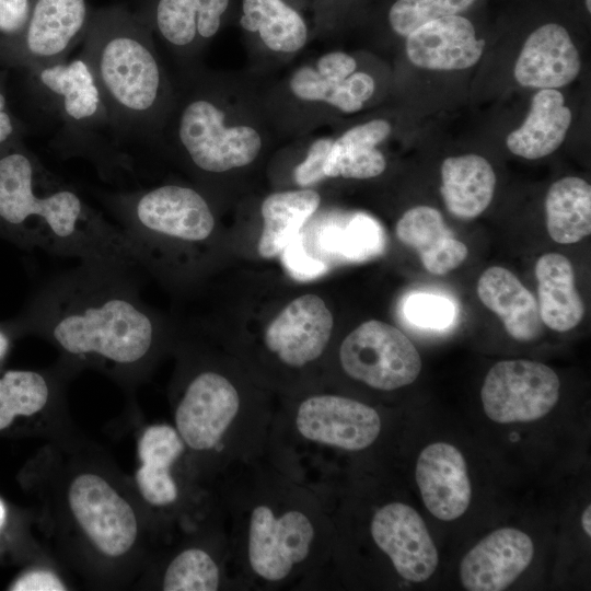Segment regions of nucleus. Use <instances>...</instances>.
Listing matches in <instances>:
<instances>
[{
    "label": "nucleus",
    "mask_w": 591,
    "mask_h": 591,
    "mask_svg": "<svg viewBox=\"0 0 591 591\" xmlns=\"http://www.w3.org/2000/svg\"><path fill=\"white\" fill-rule=\"evenodd\" d=\"M138 268L119 260H80L38 290L26 328L76 371L95 369L126 387L137 385L161 341L159 321L140 299Z\"/></svg>",
    "instance_id": "obj_1"
},
{
    "label": "nucleus",
    "mask_w": 591,
    "mask_h": 591,
    "mask_svg": "<svg viewBox=\"0 0 591 591\" xmlns=\"http://www.w3.org/2000/svg\"><path fill=\"white\" fill-rule=\"evenodd\" d=\"M0 231L30 247L140 267L132 244L19 141L0 153Z\"/></svg>",
    "instance_id": "obj_2"
},
{
    "label": "nucleus",
    "mask_w": 591,
    "mask_h": 591,
    "mask_svg": "<svg viewBox=\"0 0 591 591\" xmlns=\"http://www.w3.org/2000/svg\"><path fill=\"white\" fill-rule=\"evenodd\" d=\"M151 30L123 4L92 10L80 55L90 66L117 142L138 140L158 119L164 78Z\"/></svg>",
    "instance_id": "obj_3"
},
{
    "label": "nucleus",
    "mask_w": 591,
    "mask_h": 591,
    "mask_svg": "<svg viewBox=\"0 0 591 591\" xmlns=\"http://www.w3.org/2000/svg\"><path fill=\"white\" fill-rule=\"evenodd\" d=\"M62 473L53 499L61 536L95 572H124L143 535L138 497L95 464L72 463Z\"/></svg>",
    "instance_id": "obj_4"
},
{
    "label": "nucleus",
    "mask_w": 591,
    "mask_h": 591,
    "mask_svg": "<svg viewBox=\"0 0 591 591\" xmlns=\"http://www.w3.org/2000/svg\"><path fill=\"white\" fill-rule=\"evenodd\" d=\"M26 74L37 104L59 126L55 144L58 149L92 161L103 176L116 169H130L116 150L109 112L81 55L26 70Z\"/></svg>",
    "instance_id": "obj_5"
},
{
    "label": "nucleus",
    "mask_w": 591,
    "mask_h": 591,
    "mask_svg": "<svg viewBox=\"0 0 591 591\" xmlns=\"http://www.w3.org/2000/svg\"><path fill=\"white\" fill-rule=\"evenodd\" d=\"M101 200L132 244L140 266L157 248L205 242L216 228L205 197L183 185L105 193Z\"/></svg>",
    "instance_id": "obj_6"
},
{
    "label": "nucleus",
    "mask_w": 591,
    "mask_h": 591,
    "mask_svg": "<svg viewBox=\"0 0 591 591\" xmlns=\"http://www.w3.org/2000/svg\"><path fill=\"white\" fill-rule=\"evenodd\" d=\"M176 137L190 163L204 173H223L252 163L262 148L250 126L228 127L224 113L204 97L189 100L181 109Z\"/></svg>",
    "instance_id": "obj_7"
},
{
    "label": "nucleus",
    "mask_w": 591,
    "mask_h": 591,
    "mask_svg": "<svg viewBox=\"0 0 591 591\" xmlns=\"http://www.w3.org/2000/svg\"><path fill=\"white\" fill-rule=\"evenodd\" d=\"M339 361L348 376L380 391L409 385L421 370L420 356L410 339L378 320L363 322L346 336Z\"/></svg>",
    "instance_id": "obj_8"
},
{
    "label": "nucleus",
    "mask_w": 591,
    "mask_h": 591,
    "mask_svg": "<svg viewBox=\"0 0 591 591\" xmlns=\"http://www.w3.org/2000/svg\"><path fill=\"white\" fill-rule=\"evenodd\" d=\"M560 382L548 366L503 360L485 376L480 398L487 417L498 424L526 422L547 415L559 398Z\"/></svg>",
    "instance_id": "obj_9"
},
{
    "label": "nucleus",
    "mask_w": 591,
    "mask_h": 591,
    "mask_svg": "<svg viewBox=\"0 0 591 591\" xmlns=\"http://www.w3.org/2000/svg\"><path fill=\"white\" fill-rule=\"evenodd\" d=\"M91 14L86 0H32L25 30L0 54V65L31 70L67 60L82 43Z\"/></svg>",
    "instance_id": "obj_10"
},
{
    "label": "nucleus",
    "mask_w": 591,
    "mask_h": 591,
    "mask_svg": "<svg viewBox=\"0 0 591 591\" xmlns=\"http://www.w3.org/2000/svg\"><path fill=\"white\" fill-rule=\"evenodd\" d=\"M314 538V523L302 510L276 513L270 505H256L248 518V565L263 580H283L309 557Z\"/></svg>",
    "instance_id": "obj_11"
},
{
    "label": "nucleus",
    "mask_w": 591,
    "mask_h": 591,
    "mask_svg": "<svg viewBox=\"0 0 591 591\" xmlns=\"http://www.w3.org/2000/svg\"><path fill=\"white\" fill-rule=\"evenodd\" d=\"M241 409L232 382L213 370L189 378L174 409V427L186 450L197 454L215 451L225 438Z\"/></svg>",
    "instance_id": "obj_12"
},
{
    "label": "nucleus",
    "mask_w": 591,
    "mask_h": 591,
    "mask_svg": "<svg viewBox=\"0 0 591 591\" xmlns=\"http://www.w3.org/2000/svg\"><path fill=\"white\" fill-rule=\"evenodd\" d=\"M297 432L305 440L346 451H361L378 439L382 422L371 406L352 398L321 394L301 402Z\"/></svg>",
    "instance_id": "obj_13"
},
{
    "label": "nucleus",
    "mask_w": 591,
    "mask_h": 591,
    "mask_svg": "<svg viewBox=\"0 0 591 591\" xmlns=\"http://www.w3.org/2000/svg\"><path fill=\"white\" fill-rule=\"evenodd\" d=\"M370 533L405 580L422 582L436 571L437 547L422 518L408 505L390 502L379 508L372 517Z\"/></svg>",
    "instance_id": "obj_14"
},
{
    "label": "nucleus",
    "mask_w": 591,
    "mask_h": 591,
    "mask_svg": "<svg viewBox=\"0 0 591 591\" xmlns=\"http://www.w3.org/2000/svg\"><path fill=\"white\" fill-rule=\"evenodd\" d=\"M333 315L316 294L292 300L267 326L266 348L288 367L301 368L318 359L327 347Z\"/></svg>",
    "instance_id": "obj_15"
},
{
    "label": "nucleus",
    "mask_w": 591,
    "mask_h": 591,
    "mask_svg": "<svg viewBox=\"0 0 591 591\" xmlns=\"http://www.w3.org/2000/svg\"><path fill=\"white\" fill-rule=\"evenodd\" d=\"M534 556L531 537L501 528L479 541L462 559L460 578L468 591H501L529 567Z\"/></svg>",
    "instance_id": "obj_16"
},
{
    "label": "nucleus",
    "mask_w": 591,
    "mask_h": 591,
    "mask_svg": "<svg viewBox=\"0 0 591 591\" xmlns=\"http://www.w3.org/2000/svg\"><path fill=\"white\" fill-rule=\"evenodd\" d=\"M186 447L174 426L153 424L142 429L137 441L138 467L134 475L136 496L144 507L172 508L179 498L174 466Z\"/></svg>",
    "instance_id": "obj_17"
},
{
    "label": "nucleus",
    "mask_w": 591,
    "mask_h": 591,
    "mask_svg": "<svg viewBox=\"0 0 591 591\" xmlns=\"http://www.w3.org/2000/svg\"><path fill=\"white\" fill-rule=\"evenodd\" d=\"M415 476L426 508L437 519L452 521L467 510L471 480L456 447L445 442L427 445L417 459Z\"/></svg>",
    "instance_id": "obj_18"
},
{
    "label": "nucleus",
    "mask_w": 591,
    "mask_h": 591,
    "mask_svg": "<svg viewBox=\"0 0 591 591\" xmlns=\"http://www.w3.org/2000/svg\"><path fill=\"white\" fill-rule=\"evenodd\" d=\"M78 371L59 360L45 370H9L0 375V431L18 418H55L63 404L66 383Z\"/></svg>",
    "instance_id": "obj_19"
},
{
    "label": "nucleus",
    "mask_w": 591,
    "mask_h": 591,
    "mask_svg": "<svg viewBox=\"0 0 591 591\" xmlns=\"http://www.w3.org/2000/svg\"><path fill=\"white\" fill-rule=\"evenodd\" d=\"M484 47L473 23L460 14L428 22L406 36L408 59L429 70L467 69L478 62Z\"/></svg>",
    "instance_id": "obj_20"
},
{
    "label": "nucleus",
    "mask_w": 591,
    "mask_h": 591,
    "mask_svg": "<svg viewBox=\"0 0 591 591\" xmlns=\"http://www.w3.org/2000/svg\"><path fill=\"white\" fill-rule=\"evenodd\" d=\"M580 57L568 31L546 23L525 39L514 66L522 86L556 89L572 82L580 72Z\"/></svg>",
    "instance_id": "obj_21"
},
{
    "label": "nucleus",
    "mask_w": 591,
    "mask_h": 591,
    "mask_svg": "<svg viewBox=\"0 0 591 591\" xmlns=\"http://www.w3.org/2000/svg\"><path fill=\"white\" fill-rule=\"evenodd\" d=\"M135 14L172 47L190 48L220 28L229 0H134Z\"/></svg>",
    "instance_id": "obj_22"
},
{
    "label": "nucleus",
    "mask_w": 591,
    "mask_h": 591,
    "mask_svg": "<svg viewBox=\"0 0 591 591\" xmlns=\"http://www.w3.org/2000/svg\"><path fill=\"white\" fill-rule=\"evenodd\" d=\"M477 294L515 340L532 341L541 336L537 301L510 270L500 266L486 269L478 279Z\"/></svg>",
    "instance_id": "obj_23"
},
{
    "label": "nucleus",
    "mask_w": 591,
    "mask_h": 591,
    "mask_svg": "<svg viewBox=\"0 0 591 591\" xmlns=\"http://www.w3.org/2000/svg\"><path fill=\"white\" fill-rule=\"evenodd\" d=\"M396 236L414 248L424 267L433 275L457 268L467 257L466 245L445 227L442 215L429 206L407 210L396 223Z\"/></svg>",
    "instance_id": "obj_24"
},
{
    "label": "nucleus",
    "mask_w": 591,
    "mask_h": 591,
    "mask_svg": "<svg viewBox=\"0 0 591 591\" xmlns=\"http://www.w3.org/2000/svg\"><path fill=\"white\" fill-rule=\"evenodd\" d=\"M571 124V112L564 95L543 89L533 97L524 123L507 136L508 149L515 155L536 160L557 150Z\"/></svg>",
    "instance_id": "obj_25"
},
{
    "label": "nucleus",
    "mask_w": 591,
    "mask_h": 591,
    "mask_svg": "<svg viewBox=\"0 0 591 591\" xmlns=\"http://www.w3.org/2000/svg\"><path fill=\"white\" fill-rule=\"evenodd\" d=\"M441 179L440 193L444 205L455 218H476L491 202L496 174L480 155L447 158L441 165Z\"/></svg>",
    "instance_id": "obj_26"
},
{
    "label": "nucleus",
    "mask_w": 591,
    "mask_h": 591,
    "mask_svg": "<svg viewBox=\"0 0 591 591\" xmlns=\"http://www.w3.org/2000/svg\"><path fill=\"white\" fill-rule=\"evenodd\" d=\"M535 276L543 324L560 333L575 328L586 310L570 260L558 253L544 254L536 262Z\"/></svg>",
    "instance_id": "obj_27"
},
{
    "label": "nucleus",
    "mask_w": 591,
    "mask_h": 591,
    "mask_svg": "<svg viewBox=\"0 0 591 591\" xmlns=\"http://www.w3.org/2000/svg\"><path fill=\"white\" fill-rule=\"evenodd\" d=\"M390 132L391 125L384 119H373L347 130L333 141L324 166L325 176L367 179L382 174L386 161L376 146Z\"/></svg>",
    "instance_id": "obj_28"
},
{
    "label": "nucleus",
    "mask_w": 591,
    "mask_h": 591,
    "mask_svg": "<svg viewBox=\"0 0 591 591\" xmlns=\"http://www.w3.org/2000/svg\"><path fill=\"white\" fill-rule=\"evenodd\" d=\"M321 204V196L313 189L274 193L262 204L264 227L258 242L263 258L280 254L301 231Z\"/></svg>",
    "instance_id": "obj_29"
},
{
    "label": "nucleus",
    "mask_w": 591,
    "mask_h": 591,
    "mask_svg": "<svg viewBox=\"0 0 591 591\" xmlns=\"http://www.w3.org/2000/svg\"><path fill=\"white\" fill-rule=\"evenodd\" d=\"M549 236L560 244H573L591 232V186L575 176L553 183L545 198Z\"/></svg>",
    "instance_id": "obj_30"
},
{
    "label": "nucleus",
    "mask_w": 591,
    "mask_h": 591,
    "mask_svg": "<svg viewBox=\"0 0 591 591\" xmlns=\"http://www.w3.org/2000/svg\"><path fill=\"white\" fill-rule=\"evenodd\" d=\"M240 24L258 32L274 51L294 53L306 42L308 30L302 16L282 0H243Z\"/></svg>",
    "instance_id": "obj_31"
},
{
    "label": "nucleus",
    "mask_w": 591,
    "mask_h": 591,
    "mask_svg": "<svg viewBox=\"0 0 591 591\" xmlns=\"http://www.w3.org/2000/svg\"><path fill=\"white\" fill-rule=\"evenodd\" d=\"M383 246L380 224L370 216L358 213L345 225L331 223L321 228L315 256L325 263L328 258L360 262L380 254Z\"/></svg>",
    "instance_id": "obj_32"
},
{
    "label": "nucleus",
    "mask_w": 591,
    "mask_h": 591,
    "mask_svg": "<svg viewBox=\"0 0 591 591\" xmlns=\"http://www.w3.org/2000/svg\"><path fill=\"white\" fill-rule=\"evenodd\" d=\"M220 569L212 555L199 546H189L166 565L161 589L164 591H216L220 586Z\"/></svg>",
    "instance_id": "obj_33"
},
{
    "label": "nucleus",
    "mask_w": 591,
    "mask_h": 591,
    "mask_svg": "<svg viewBox=\"0 0 591 591\" xmlns=\"http://www.w3.org/2000/svg\"><path fill=\"white\" fill-rule=\"evenodd\" d=\"M477 0H396L389 11V23L406 37L419 26L443 16L460 14Z\"/></svg>",
    "instance_id": "obj_34"
},
{
    "label": "nucleus",
    "mask_w": 591,
    "mask_h": 591,
    "mask_svg": "<svg viewBox=\"0 0 591 591\" xmlns=\"http://www.w3.org/2000/svg\"><path fill=\"white\" fill-rule=\"evenodd\" d=\"M289 85L292 93L301 100L326 102L338 109L356 101L349 93L348 78L341 82H334L308 66L292 74Z\"/></svg>",
    "instance_id": "obj_35"
},
{
    "label": "nucleus",
    "mask_w": 591,
    "mask_h": 591,
    "mask_svg": "<svg viewBox=\"0 0 591 591\" xmlns=\"http://www.w3.org/2000/svg\"><path fill=\"white\" fill-rule=\"evenodd\" d=\"M405 317L416 326L443 329L455 318L454 303L447 297L427 292L409 294L404 302Z\"/></svg>",
    "instance_id": "obj_36"
},
{
    "label": "nucleus",
    "mask_w": 591,
    "mask_h": 591,
    "mask_svg": "<svg viewBox=\"0 0 591 591\" xmlns=\"http://www.w3.org/2000/svg\"><path fill=\"white\" fill-rule=\"evenodd\" d=\"M282 263L297 280H312L324 275L328 265L310 252L304 232H299L283 248Z\"/></svg>",
    "instance_id": "obj_37"
},
{
    "label": "nucleus",
    "mask_w": 591,
    "mask_h": 591,
    "mask_svg": "<svg viewBox=\"0 0 591 591\" xmlns=\"http://www.w3.org/2000/svg\"><path fill=\"white\" fill-rule=\"evenodd\" d=\"M31 7L32 0H0V54L24 32Z\"/></svg>",
    "instance_id": "obj_38"
},
{
    "label": "nucleus",
    "mask_w": 591,
    "mask_h": 591,
    "mask_svg": "<svg viewBox=\"0 0 591 591\" xmlns=\"http://www.w3.org/2000/svg\"><path fill=\"white\" fill-rule=\"evenodd\" d=\"M332 144L333 140L321 138L310 146L306 158L293 172L298 185L310 186L326 177L324 174V166Z\"/></svg>",
    "instance_id": "obj_39"
},
{
    "label": "nucleus",
    "mask_w": 591,
    "mask_h": 591,
    "mask_svg": "<svg viewBox=\"0 0 591 591\" xmlns=\"http://www.w3.org/2000/svg\"><path fill=\"white\" fill-rule=\"evenodd\" d=\"M12 591H65L68 584L49 567H34L23 571L8 588Z\"/></svg>",
    "instance_id": "obj_40"
},
{
    "label": "nucleus",
    "mask_w": 591,
    "mask_h": 591,
    "mask_svg": "<svg viewBox=\"0 0 591 591\" xmlns=\"http://www.w3.org/2000/svg\"><path fill=\"white\" fill-rule=\"evenodd\" d=\"M24 127L9 107L4 79L0 73V153L23 138Z\"/></svg>",
    "instance_id": "obj_41"
},
{
    "label": "nucleus",
    "mask_w": 591,
    "mask_h": 591,
    "mask_svg": "<svg viewBox=\"0 0 591 591\" xmlns=\"http://www.w3.org/2000/svg\"><path fill=\"white\" fill-rule=\"evenodd\" d=\"M357 62L354 57L334 51L323 55L317 61V72L325 79L341 82L355 72Z\"/></svg>",
    "instance_id": "obj_42"
},
{
    "label": "nucleus",
    "mask_w": 591,
    "mask_h": 591,
    "mask_svg": "<svg viewBox=\"0 0 591 591\" xmlns=\"http://www.w3.org/2000/svg\"><path fill=\"white\" fill-rule=\"evenodd\" d=\"M10 337L4 329L0 328V361L5 357L10 348Z\"/></svg>",
    "instance_id": "obj_43"
},
{
    "label": "nucleus",
    "mask_w": 591,
    "mask_h": 591,
    "mask_svg": "<svg viewBox=\"0 0 591 591\" xmlns=\"http://www.w3.org/2000/svg\"><path fill=\"white\" fill-rule=\"evenodd\" d=\"M581 524H582L584 533L588 536H591V507L590 505L587 506V508H584L582 512Z\"/></svg>",
    "instance_id": "obj_44"
},
{
    "label": "nucleus",
    "mask_w": 591,
    "mask_h": 591,
    "mask_svg": "<svg viewBox=\"0 0 591 591\" xmlns=\"http://www.w3.org/2000/svg\"><path fill=\"white\" fill-rule=\"evenodd\" d=\"M8 517V510L5 503L0 498V531L4 528Z\"/></svg>",
    "instance_id": "obj_45"
},
{
    "label": "nucleus",
    "mask_w": 591,
    "mask_h": 591,
    "mask_svg": "<svg viewBox=\"0 0 591 591\" xmlns=\"http://www.w3.org/2000/svg\"><path fill=\"white\" fill-rule=\"evenodd\" d=\"M586 8H587L588 12L591 11V2H590V0H586Z\"/></svg>",
    "instance_id": "obj_46"
}]
</instances>
